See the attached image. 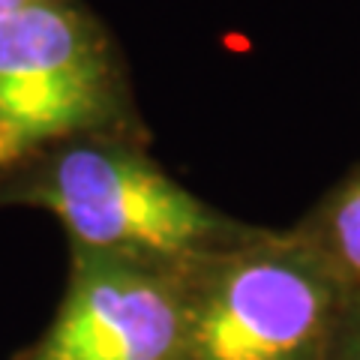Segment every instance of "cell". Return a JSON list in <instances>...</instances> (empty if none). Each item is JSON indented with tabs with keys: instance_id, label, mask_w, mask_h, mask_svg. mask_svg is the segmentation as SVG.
Listing matches in <instances>:
<instances>
[{
	"instance_id": "6da1fadb",
	"label": "cell",
	"mask_w": 360,
	"mask_h": 360,
	"mask_svg": "<svg viewBox=\"0 0 360 360\" xmlns=\"http://www.w3.org/2000/svg\"><path fill=\"white\" fill-rule=\"evenodd\" d=\"M0 207H39L70 246L193 258L243 238L225 217L156 162L148 135H90L0 174Z\"/></svg>"
},
{
	"instance_id": "7a4b0ae2",
	"label": "cell",
	"mask_w": 360,
	"mask_h": 360,
	"mask_svg": "<svg viewBox=\"0 0 360 360\" xmlns=\"http://www.w3.org/2000/svg\"><path fill=\"white\" fill-rule=\"evenodd\" d=\"M348 288L291 231L252 229L186 262L180 360H333Z\"/></svg>"
},
{
	"instance_id": "3957f363",
	"label": "cell",
	"mask_w": 360,
	"mask_h": 360,
	"mask_svg": "<svg viewBox=\"0 0 360 360\" xmlns=\"http://www.w3.org/2000/svg\"><path fill=\"white\" fill-rule=\"evenodd\" d=\"M90 135H148L105 21L82 0L0 18V174Z\"/></svg>"
},
{
	"instance_id": "277c9868",
	"label": "cell",
	"mask_w": 360,
	"mask_h": 360,
	"mask_svg": "<svg viewBox=\"0 0 360 360\" xmlns=\"http://www.w3.org/2000/svg\"><path fill=\"white\" fill-rule=\"evenodd\" d=\"M186 262L70 246L54 319L13 360H180Z\"/></svg>"
},
{
	"instance_id": "5b68a950",
	"label": "cell",
	"mask_w": 360,
	"mask_h": 360,
	"mask_svg": "<svg viewBox=\"0 0 360 360\" xmlns=\"http://www.w3.org/2000/svg\"><path fill=\"white\" fill-rule=\"evenodd\" d=\"M324 258L336 279L360 288V165L295 229Z\"/></svg>"
},
{
	"instance_id": "8992f818",
	"label": "cell",
	"mask_w": 360,
	"mask_h": 360,
	"mask_svg": "<svg viewBox=\"0 0 360 360\" xmlns=\"http://www.w3.org/2000/svg\"><path fill=\"white\" fill-rule=\"evenodd\" d=\"M333 360H360V288L348 291L342 328L336 340V357Z\"/></svg>"
},
{
	"instance_id": "52a82bcc",
	"label": "cell",
	"mask_w": 360,
	"mask_h": 360,
	"mask_svg": "<svg viewBox=\"0 0 360 360\" xmlns=\"http://www.w3.org/2000/svg\"><path fill=\"white\" fill-rule=\"evenodd\" d=\"M37 4H49V0H0V18L18 13V9H27V6H37Z\"/></svg>"
}]
</instances>
